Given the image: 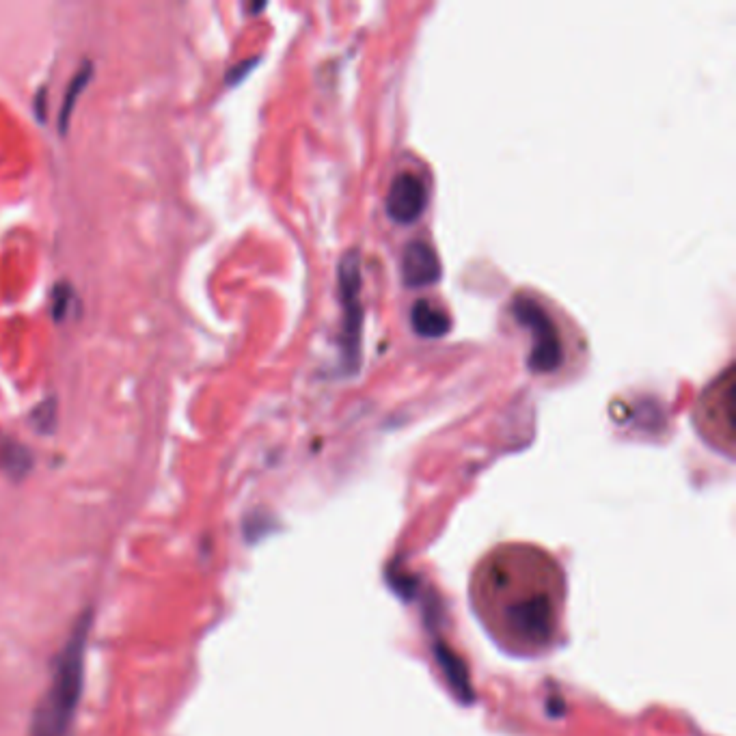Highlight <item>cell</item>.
I'll list each match as a JSON object with an SVG mask.
<instances>
[{
	"mask_svg": "<svg viewBox=\"0 0 736 736\" xmlns=\"http://www.w3.org/2000/svg\"><path fill=\"white\" fill-rule=\"evenodd\" d=\"M91 626V616L80 618L74 633L67 639L63 652L54 667L52 683L37 706L29 736H65L76 713V706L83 693L85 676V644Z\"/></svg>",
	"mask_w": 736,
	"mask_h": 736,
	"instance_id": "cell-2",
	"label": "cell"
},
{
	"mask_svg": "<svg viewBox=\"0 0 736 736\" xmlns=\"http://www.w3.org/2000/svg\"><path fill=\"white\" fill-rule=\"evenodd\" d=\"M469 594L477 620L503 652L536 659L564 642L566 575L536 544L490 549L471 572Z\"/></svg>",
	"mask_w": 736,
	"mask_h": 736,
	"instance_id": "cell-1",
	"label": "cell"
},
{
	"mask_svg": "<svg viewBox=\"0 0 736 736\" xmlns=\"http://www.w3.org/2000/svg\"><path fill=\"white\" fill-rule=\"evenodd\" d=\"M512 316L531 333L527 367L536 374H553L564 363V344L555 322L536 298L519 294L512 301Z\"/></svg>",
	"mask_w": 736,
	"mask_h": 736,
	"instance_id": "cell-3",
	"label": "cell"
},
{
	"mask_svg": "<svg viewBox=\"0 0 736 736\" xmlns=\"http://www.w3.org/2000/svg\"><path fill=\"white\" fill-rule=\"evenodd\" d=\"M339 275V296L344 305V329H342V352L344 363L350 372L359 370L361 361V326H363V307H361V262L357 253H348L337 268Z\"/></svg>",
	"mask_w": 736,
	"mask_h": 736,
	"instance_id": "cell-4",
	"label": "cell"
},
{
	"mask_svg": "<svg viewBox=\"0 0 736 736\" xmlns=\"http://www.w3.org/2000/svg\"><path fill=\"white\" fill-rule=\"evenodd\" d=\"M91 76V67H89V70H87V67H83V70H80L76 76H74V80H72V83H70V89H67V93H65V100H63V111H61V126H65L67 124V117H70V111H72V108H74V102H76V95L80 93V91H83V87H85V83H87V78Z\"/></svg>",
	"mask_w": 736,
	"mask_h": 736,
	"instance_id": "cell-8",
	"label": "cell"
},
{
	"mask_svg": "<svg viewBox=\"0 0 736 736\" xmlns=\"http://www.w3.org/2000/svg\"><path fill=\"white\" fill-rule=\"evenodd\" d=\"M411 324L419 337L439 339L452 329V318H449L443 309L434 307L430 301H426V298H421V301H417L411 309Z\"/></svg>",
	"mask_w": 736,
	"mask_h": 736,
	"instance_id": "cell-7",
	"label": "cell"
},
{
	"mask_svg": "<svg viewBox=\"0 0 736 736\" xmlns=\"http://www.w3.org/2000/svg\"><path fill=\"white\" fill-rule=\"evenodd\" d=\"M443 268L439 255L428 242L415 240L402 253V279L408 288H426L439 283Z\"/></svg>",
	"mask_w": 736,
	"mask_h": 736,
	"instance_id": "cell-6",
	"label": "cell"
},
{
	"mask_svg": "<svg viewBox=\"0 0 736 736\" xmlns=\"http://www.w3.org/2000/svg\"><path fill=\"white\" fill-rule=\"evenodd\" d=\"M387 214L393 223L411 225L424 214L428 193L426 184L415 173H398L393 177L387 193Z\"/></svg>",
	"mask_w": 736,
	"mask_h": 736,
	"instance_id": "cell-5",
	"label": "cell"
}]
</instances>
